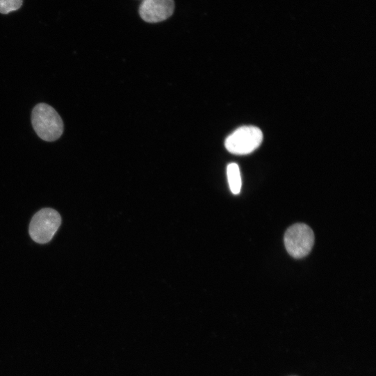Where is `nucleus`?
<instances>
[{
	"label": "nucleus",
	"instance_id": "nucleus-4",
	"mask_svg": "<svg viewBox=\"0 0 376 376\" xmlns=\"http://www.w3.org/2000/svg\"><path fill=\"white\" fill-rule=\"evenodd\" d=\"M262 131L257 127L243 126L235 131L225 141L226 149L236 155H247L262 143Z\"/></svg>",
	"mask_w": 376,
	"mask_h": 376
},
{
	"label": "nucleus",
	"instance_id": "nucleus-6",
	"mask_svg": "<svg viewBox=\"0 0 376 376\" xmlns=\"http://www.w3.org/2000/svg\"><path fill=\"white\" fill-rule=\"evenodd\" d=\"M227 177L231 193L238 195L241 190L242 181L239 167L236 163H231L227 167Z\"/></svg>",
	"mask_w": 376,
	"mask_h": 376
},
{
	"label": "nucleus",
	"instance_id": "nucleus-1",
	"mask_svg": "<svg viewBox=\"0 0 376 376\" xmlns=\"http://www.w3.org/2000/svg\"><path fill=\"white\" fill-rule=\"evenodd\" d=\"M32 124L37 135L46 142H55L64 133L63 119L53 107L47 104H40L34 108Z\"/></svg>",
	"mask_w": 376,
	"mask_h": 376
},
{
	"label": "nucleus",
	"instance_id": "nucleus-7",
	"mask_svg": "<svg viewBox=\"0 0 376 376\" xmlns=\"http://www.w3.org/2000/svg\"><path fill=\"white\" fill-rule=\"evenodd\" d=\"M24 0H0V13L8 15L19 10Z\"/></svg>",
	"mask_w": 376,
	"mask_h": 376
},
{
	"label": "nucleus",
	"instance_id": "nucleus-5",
	"mask_svg": "<svg viewBox=\"0 0 376 376\" xmlns=\"http://www.w3.org/2000/svg\"><path fill=\"white\" fill-rule=\"evenodd\" d=\"M174 9V0H144L140 15L147 23H161L171 17Z\"/></svg>",
	"mask_w": 376,
	"mask_h": 376
},
{
	"label": "nucleus",
	"instance_id": "nucleus-3",
	"mask_svg": "<svg viewBox=\"0 0 376 376\" xmlns=\"http://www.w3.org/2000/svg\"><path fill=\"white\" fill-rule=\"evenodd\" d=\"M284 245L288 254L295 259L307 256L314 245V234L306 224L299 223L290 227L284 235Z\"/></svg>",
	"mask_w": 376,
	"mask_h": 376
},
{
	"label": "nucleus",
	"instance_id": "nucleus-2",
	"mask_svg": "<svg viewBox=\"0 0 376 376\" xmlns=\"http://www.w3.org/2000/svg\"><path fill=\"white\" fill-rule=\"evenodd\" d=\"M62 224L60 213L53 209H44L33 218L29 232L32 239L38 243H49Z\"/></svg>",
	"mask_w": 376,
	"mask_h": 376
}]
</instances>
